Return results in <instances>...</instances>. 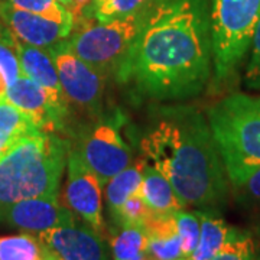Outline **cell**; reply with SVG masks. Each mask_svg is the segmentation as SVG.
<instances>
[{"instance_id": "obj_1", "label": "cell", "mask_w": 260, "mask_h": 260, "mask_svg": "<svg viewBox=\"0 0 260 260\" xmlns=\"http://www.w3.org/2000/svg\"><path fill=\"white\" fill-rule=\"evenodd\" d=\"M119 75L146 97L174 102L195 97L213 73L210 0H148Z\"/></svg>"}, {"instance_id": "obj_2", "label": "cell", "mask_w": 260, "mask_h": 260, "mask_svg": "<svg viewBox=\"0 0 260 260\" xmlns=\"http://www.w3.org/2000/svg\"><path fill=\"white\" fill-rule=\"evenodd\" d=\"M142 150L184 207L215 211L227 203L230 179L208 120L198 110L162 109L142 139Z\"/></svg>"}, {"instance_id": "obj_3", "label": "cell", "mask_w": 260, "mask_h": 260, "mask_svg": "<svg viewBox=\"0 0 260 260\" xmlns=\"http://www.w3.org/2000/svg\"><path fill=\"white\" fill-rule=\"evenodd\" d=\"M70 142L38 130L0 158V207L35 197H58Z\"/></svg>"}, {"instance_id": "obj_4", "label": "cell", "mask_w": 260, "mask_h": 260, "mask_svg": "<svg viewBox=\"0 0 260 260\" xmlns=\"http://www.w3.org/2000/svg\"><path fill=\"white\" fill-rule=\"evenodd\" d=\"M207 117L230 184L260 167V97L230 94L211 106Z\"/></svg>"}, {"instance_id": "obj_5", "label": "cell", "mask_w": 260, "mask_h": 260, "mask_svg": "<svg viewBox=\"0 0 260 260\" xmlns=\"http://www.w3.org/2000/svg\"><path fill=\"white\" fill-rule=\"evenodd\" d=\"M138 13L106 23L94 18L83 19L74 23L68 44L75 55L103 77L114 75L119 78L138 35Z\"/></svg>"}, {"instance_id": "obj_6", "label": "cell", "mask_w": 260, "mask_h": 260, "mask_svg": "<svg viewBox=\"0 0 260 260\" xmlns=\"http://www.w3.org/2000/svg\"><path fill=\"white\" fill-rule=\"evenodd\" d=\"M213 73L221 83L232 77L250 47L260 18V0H210Z\"/></svg>"}, {"instance_id": "obj_7", "label": "cell", "mask_w": 260, "mask_h": 260, "mask_svg": "<svg viewBox=\"0 0 260 260\" xmlns=\"http://www.w3.org/2000/svg\"><path fill=\"white\" fill-rule=\"evenodd\" d=\"M73 146L93 169L102 185L130 167L133 159L132 149L121 138L114 119H100L78 130Z\"/></svg>"}, {"instance_id": "obj_8", "label": "cell", "mask_w": 260, "mask_h": 260, "mask_svg": "<svg viewBox=\"0 0 260 260\" xmlns=\"http://www.w3.org/2000/svg\"><path fill=\"white\" fill-rule=\"evenodd\" d=\"M55 61L65 99L91 116L103 113L104 77L74 54L68 39L48 51Z\"/></svg>"}, {"instance_id": "obj_9", "label": "cell", "mask_w": 260, "mask_h": 260, "mask_svg": "<svg viewBox=\"0 0 260 260\" xmlns=\"http://www.w3.org/2000/svg\"><path fill=\"white\" fill-rule=\"evenodd\" d=\"M65 205L99 234H104L102 182L88 167L78 150L70 143L67 155Z\"/></svg>"}, {"instance_id": "obj_10", "label": "cell", "mask_w": 260, "mask_h": 260, "mask_svg": "<svg viewBox=\"0 0 260 260\" xmlns=\"http://www.w3.org/2000/svg\"><path fill=\"white\" fill-rule=\"evenodd\" d=\"M42 260H110L102 234L78 221L37 234Z\"/></svg>"}, {"instance_id": "obj_11", "label": "cell", "mask_w": 260, "mask_h": 260, "mask_svg": "<svg viewBox=\"0 0 260 260\" xmlns=\"http://www.w3.org/2000/svg\"><path fill=\"white\" fill-rule=\"evenodd\" d=\"M6 100L25 112L39 126V129L58 132L65 127L68 102L26 75H20L6 88Z\"/></svg>"}, {"instance_id": "obj_12", "label": "cell", "mask_w": 260, "mask_h": 260, "mask_svg": "<svg viewBox=\"0 0 260 260\" xmlns=\"http://www.w3.org/2000/svg\"><path fill=\"white\" fill-rule=\"evenodd\" d=\"M75 220L74 213L59 204L58 197H35L0 207V223L35 236Z\"/></svg>"}, {"instance_id": "obj_13", "label": "cell", "mask_w": 260, "mask_h": 260, "mask_svg": "<svg viewBox=\"0 0 260 260\" xmlns=\"http://www.w3.org/2000/svg\"><path fill=\"white\" fill-rule=\"evenodd\" d=\"M0 19L8 25L19 41L51 51L68 39L73 26L39 16L12 6L9 2H0Z\"/></svg>"}, {"instance_id": "obj_14", "label": "cell", "mask_w": 260, "mask_h": 260, "mask_svg": "<svg viewBox=\"0 0 260 260\" xmlns=\"http://www.w3.org/2000/svg\"><path fill=\"white\" fill-rule=\"evenodd\" d=\"M145 225L148 233V253L153 260L182 259V242L177 232L174 214L150 213Z\"/></svg>"}, {"instance_id": "obj_15", "label": "cell", "mask_w": 260, "mask_h": 260, "mask_svg": "<svg viewBox=\"0 0 260 260\" xmlns=\"http://www.w3.org/2000/svg\"><path fill=\"white\" fill-rule=\"evenodd\" d=\"M16 49L23 75L29 77L30 80H34L35 83L45 87L56 95L65 97L59 84L55 61L47 49L29 45L22 41H18Z\"/></svg>"}, {"instance_id": "obj_16", "label": "cell", "mask_w": 260, "mask_h": 260, "mask_svg": "<svg viewBox=\"0 0 260 260\" xmlns=\"http://www.w3.org/2000/svg\"><path fill=\"white\" fill-rule=\"evenodd\" d=\"M139 194L149 210L155 214H175L185 208L168 178L148 162L142 171Z\"/></svg>"}, {"instance_id": "obj_17", "label": "cell", "mask_w": 260, "mask_h": 260, "mask_svg": "<svg viewBox=\"0 0 260 260\" xmlns=\"http://www.w3.org/2000/svg\"><path fill=\"white\" fill-rule=\"evenodd\" d=\"M197 214L201 224L200 240L189 257L179 260H211L232 237L234 227H230L214 210H198Z\"/></svg>"}, {"instance_id": "obj_18", "label": "cell", "mask_w": 260, "mask_h": 260, "mask_svg": "<svg viewBox=\"0 0 260 260\" xmlns=\"http://www.w3.org/2000/svg\"><path fill=\"white\" fill-rule=\"evenodd\" d=\"M39 129L32 117L19 110L6 99L0 100V158L8 153L19 140L35 133Z\"/></svg>"}, {"instance_id": "obj_19", "label": "cell", "mask_w": 260, "mask_h": 260, "mask_svg": "<svg viewBox=\"0 0 260 260\" xmlns=\"http://www.w3.org/2000/svg\"><path fill=\"white\" fill-rule=\"evenodd\" d=\"M146 160L139 159L135 165L123 169L106 184V204L113 224L117 221L121 205L130 195L139 192L142 182V171Z\"/></svg>"}, {"instance_id": "obj_20", "label": "cell", "mask_w": 260, "mask_h": 260, "mask_svg": "<svg viewBox=\"0 0 260 260\" xmlns=\"http://www.w3.org/2000/svg\"><path fill=\"white\" fill-rule=\"evenodd\" d=\"M113 260H130L148 249V233L145 225L123 224L114 229L110 237Z\"/></svg>"}, {"instance_id": "obj_21", "label": "cell", "mask_w": 260, "mask_h": 260, "mask_svg": "<svg viewBox=\"0 0 260 260\" xmlns=\"http://www.w3.org/2000/svg\"><path fill=\"white\" fill-rule=\"evenodd\" d=\"M0 260H42V251L38 237L30 233L2 236Z\"/></svg>"}, {"instance_id": "obj_22", "label": "cell", "mask_w": 260, "mask_h": 260, "mask_svg": "<svg viewBox=\"0 0 260 260\" xmlns=\"http://www.w3.org/2000/svg\"><path fill=\"white\" fill-rule=\"evenodd\" d=\"M16 47L18 38L8 26L0 23V73L5 77L8 87L23 75Z\"/></svg>"}, {"instance_id": "obj_23", "label": "cell", "mask_w": 260, "mask_h": 260, "mask_svg": "<svg viewBox=\"0 0 260 260\" xmlns=\"http://www.w3.org/2000/svg\"><path fill=\"white\" fill-rule=\"evenodd\" d=\"M257 254V244L251 233L234 229L229 242L211 260H256Z\"/></svg>"}, {"instance_id": "obj_24", "label": "cell", "mask_w": 260, "mask_h": 260, "mask_svg": "<svg viewBox=\"0 0 260 260\" xmlns=\"http://www.w3.org/2000/svg\"><path fill=\"white\" fill-rule=\"evenodd\" d=\"M148 0H100L94 3L90 15L99 22H113L117 19L136 15Z\"/></svg>"}, {"instance_id": "obj_25", "label": "cell", "mask_w": 260, "mask_h": 260, "mask_svg": "<svg viewBox=\"0 0 260 260\" xmlns=\"http://www.w3.org/2000/svg\"><path fill=\"white\" fill-rule=\"evenodd\" d=\"M8 2L18 9L26 10L59 23L74 26L73 15L58 0H8Z\"/></svg>"}, {"instance_id": "obj_26", "label": "cell", "mask_w": 260, "mask_h": 260, "mask_svg": "<svg viewBox=\"0 0 260 260\" xmlns=\"http://www.w3.org/2000/svg\"><path fill=\"white\" fill-rule=\"evenodd\" d=\"M174 217L177 224V232L182 242V259H186L192 254L200 240V232H201L200 217L197 211L189 213L185 210L177 211Z\"/></svg>"}, {"instance_id": "obj_27", "label": "cell", "mask_w": 260, "mask_h": 260, "mask_svg": "<svg viewBox=\"0 0 260 260\" xmlns=\"http://www.w3.org/2000/svg\"><path fill=\"white\" fill-rule=\"evenodd\" d=\"M232 186L246 204L260 214V167L253 168L240 179L233 182Z\"/></svg>"}, {"instance_id": "obj_28", "label": "cell", "mask_w": 260, "mask_h": 260, "mask_svg": "<svg viewBox=\"0 0 260 260\" xmlns=\"http://www.w3.org/2000/svg\"><path fill=\"white\" fill-rule=\"evenodd\" d=\"M150 210L143 201V198L140 197L139 192L130 195L129 198L124 201V204L121 205L120 213H119V218L114 223V229L123 225V224H138V225H143L146 223L148 217L150 215Z\"/></svg>"}, {"instance_id": "obj_29", "label": "cell", "mask_w": 260, "mask_h": 260, "mask_svg": "<svg viewBox=\"0 0 260 260\" xmlns=\"http://www.w3.org/2000/svg\"><path fill=\"white\" fill-rule=\"evenodd\" d=\"M250 47L251 55L246 70V80L250 87L260 90V18L253 32Z\"/></svg>"}, {"instance_id": "obj_30", "label": "cell", "mask_w": 260, "mask_h": 260, "mask_svg": "<svg viewBox=\"0 0 260 260\" xmlns=\"http://www.w3.org/2000/svg\"><path fill=\"white\" fill-rule=\"evenodd\" d=\"M6 88H8V83H6L5 77L0 73V100L6 99Z\"/></svg>"}, {"instance_id": "obj_31", "label": "cell", "mask_w": 260, "mask_h": 260, "mask_svg": "<svg viewBox=\"0 0 260 260\" xmlns=\"http://www.w3.org/2000/svg\"><path fill=\"white\" fill-rule=\"evenodd\" d=\"M148 259V253H142L139 256H136V257H133V259L130 260H146Z\"/></svg>"}, {"instance_id": "obj_32", "label": "cell", "mask_w": 260, "mask_h": 260, "mask_svg": "<svg viewBox=\"0 0 260 260\" xmlns=\"http://www.w3.org/2000/svg\"><path fill=\"white\" fill-rule=\"evenodd\" d=\"M58 2H59V3H61L62 6H65V8H68V6L71 5V2H73V0H58Z\"/></svg>"}, {"instance_id": "obj_33", "label": "cell", "mask_w": 260, "mask_h": 260, "mask_svg": "<svg viewBox=\"0 0 260 260\" xmlns=\"http://www.w3.org/2000/svg\"><path fill=\"white\" fill-rule=\"evenodd\" d=\"M99 2H100V0H93V3H91V6H93L94 3H99Z\"/></svg>"}, {"instance_id": "obj_34", "label": "cell", "mask_w": 260, "mask_h": 260, "mask_svg": "<svg viewBox=\"0 0 260 260\" xmlns=\"http://www.w3.org/2000/svg\"><path fill=\"white\" fill-rule=\"evenodd\" d=\"M256 260H260V253H259V254H257V259H256Z\"/></svg>"}, {"instance_id": "obj_35", "label": "cell", "mask_w": 260, "mask_h": 260, "mask_svg": "<svg viewBox=\"0 0 260 260\" xmlns=\"http://www.w3.org/2000/svg\"><path fill=\"white\" fill-rule=\"evenodd\" d=\"M146 260H153V259H152V257H149V256H148V259H146Z\"/></svg>"}]
</instances>
